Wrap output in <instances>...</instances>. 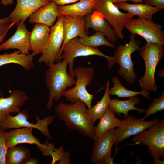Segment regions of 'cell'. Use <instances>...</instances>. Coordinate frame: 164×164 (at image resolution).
Listing matches in <instances>:
<instances>
[{"mask_svg":"<svg viewBox=\"0 0 164 164\" xmlns=\"http://www.w3.org/2000/svg\"><path fill=\"white\" fill-rule=\"evenodd\" d=\"M86 106L84 102L78 99L73 103L61 102L54 110L67 128L77 130L84 136L94 140V127L87 116Z\"/></svg>","mask_w":164,"mask_h":164,"instance_id":"obj_1","label":"cell"},{"mask_svg":"<svg viewBox=\"0 0 164 164\" xmlns=\"http://www.w3.org/2000/svg\"><path fill=\"white\" fill-rule=\"evenodd\" d=\"M67 61L63 60L56 63H51L45 73V82L49 91L46 108L51 109L53 101H59L63 96L67 89L75 84L76 80L68 73Z\"/></svg>","mask_w":164,"mask_h":164,"instance_id":"obj_2","label":"cell"},{"mask_svg":"<svg viewBox=\"0 0 164 164\" xmlns=\"http://www.w3.org/2000/svg\"><path fill=\"white\" fill-rule=\"evenodd\" d=\"M139 54L145 65L144 75L139 80L142 90L155 92L158 88L155 80V73L157 66L163 58V45L147 42L140 47Z\"/></svg>","mask_w":164,"mask_h":164,"instance_id":"obj_3","label":"cell"},{"mask_svg":"<svg viewBox=\"0 0 164 164\" xmlns=\"http://www.w3.org/2000/svg\"><path fill=\"white\" fill-rule=\"evenodd\" d=\"M129 36V43L125 45H118L114 57L115 63L120 65L118 74L126 82L133 84L137 79V75L134 70L135 63L132 60L131 55L135 51H140L141 42L139 40L135 39V35L131 34Z\"/></svg>","mask_w":164,"mask_h":164,"instance_id":"obj_4","label":"cell"},{"mask_svg":"<svg viewBox=\"0 0 164 164\" xmlns=\"http://www.w3.org/2000/svg\"><path fill=\"white\" fill-rule=\"evenodd\" d=\"M73 73L76 77L75 86L67 90L63 96L66 100L73 103L77 100L82 101L87 108L91 107L93 95L87 91L86 87L92 82L94 76V70L92 67H78L74 69Z\"/></svg>","mask_w":164,"mask_h":164,"instance_id":"obj_5","label":"cell"},{"mask_svg":"<svg viewBox=\"0 0 164 164\" xmlns=\"http://www.w3.org/2000/svg\"><path fill=\"white\" fill-rule=\"evenodd\" d=\"M132 141L147 146L153 159L164 158V120H159L153 125L135 135Z\"/></svg>","mask_w":164,"mask_h":164,"instance_id":"obj_6","label":"cell"},{"mask_svg":"<svg viewBox=\"0 0 164 164\" xmlns=\"http://www.w3.org/2000/svg\"><path fill=\"white\" fill-rule=\"evenodd\" d=\"M77 37L74 38L66 43L60 51L62 58L66 60L69 65V74L74 78L73 73L74 59L78 57L97 55L106 59L108 61V68L111 70L115 63L113 56L106 55L97 48H94L84 45L77 40Z\"/></svg>","mask_w":164,"mask_h":164,"instance_id":"obj_7","label":"cell"},{"mask_svg":"<svg viewBox=\"0 0 164 164\" xmlns=\"http://www.w3.org/2000/svg\"><path fill=\"white\" fill-rule=\"evenodd\" d=\"M119 9L111 0H99L94 6L92 11L101 13L112 26L118 38L122 39L124 27L134 15L122 12Z\"/></svg>","mask_w":164,"mask_h":164,"instance_id":"obj_8","label":"cell"},{"mask_svg":"<svg viewBox=\"0 0 164 164\" xmlns=\"http://www.w3.org/2000/svg\"><path fill=\"white\" fill-rule=\"evenodd\" d=\"M125 27L131 34L138 35L144 38L146 42L164 45V32L162 26L150 19L133 18Z\"/></svg>","mask_w":164,"mask_h":164,"instance_id":"obj_9","label":"cell"},{"mask_svg":"<svg viewBox=\"0 0 164 164\" xmlns=\"http://www.w3.org/2000/svg\"><path fill=\"white\" fill-rule=\"evenodd\" d=\"M63 20V15L59 16L56 23L51 27L48 41L38 60L39 63L47 65L62 59L60 52L64 39Z\"/></svg>","mask_w":164,"mask_h":164,"instance_id":"obj_10","label":"cell"},{"mask_svg":"<svg viewBox=\"0 0 164 164\" xmlns=\"http://www.w3.org/2000/svg\"><path fill=\"white\" fill-rule=\"evenodd\" d=\"M29 114L25 110L20 111L15 116L9 115L0 127V129L4 131L9 129L27 127L36 129L48 139L52 138L48 129V126L53 121L56 115L49 116L40 119L38 115H36L37 122L36 124L30 123L28 121Z\"/></svg>","mask_w":164,"mask_h":164,"instance_id":"obj_11","label":"cell"},{"mask_svg":"<svg viewBox=\"0 0 164 164\" xmlns=\"http://www.w3.org/2000/svg\"><path fill=\"white\" fill-rule=\"evenodd\" d=\"M117 134V129L115 128L107 132L94 141L91 158L93 163L114 164V157H111V150L116 142Z\"/></svg>","mask_w":164,"mask_h":164,"instance_id":"obj_12","label":"cell"},{"mask_svg":"<svg viewBox=\"0 0 164 164\" xmlns=\"http://www.w3.org/2000/svg\"><path fill=\"white\" fill-rule=\"evenodd\" d=\"M33 129L32 128L22 127L10 129L9 131H3V135L7 148L12 147L22 143L35 144L42 152L43 156H48L46 142L41 143L40 141L33 135Z\"/></svg>","mask_w":164,"mask_h":164,"instance_id":"obj_13","label":"cell"},{"mask_svg":"<svg viewBox=\"0 0 164 164\" xmlns=\"http://www.w3.org/2000/svg\"><path fill=\"white\" fill-rule=\"evenodd\" d=\"M124 119L126 121L123 126L118 128V134L115 148L116 153L118 151L117 145L121 141L131 136L136 135L152 127L159 120L146 121L144 120L128 115Z\"/></svg>","mask_w":164,"mask_h":164,"instance_id":"obj_14","label":"cell"},{"mask_svg":"<svg viewBox=\"0 0 164 164\" xmlns=\"http://www.w3.org/2000/svg\"><path fill=\"white\" fill-rule=\"evenodd\" d=\"M29 98L24 91L16 89L12 91L9 97H0V127L8 116L17 113Z\"/></svg>","mask_w":164,"mask_h":164,"instance_id":"obj_15","label":"cell"},{"mask_svg":"<svg viewBox=\"0 0 164 164\" xmlns=\"http://www.w3.org/2000/svg\"><path fill=\"white\" fill-rule=\"evenodd\" d=\"M30 34V32L27 30L24 22H20L17 24V29L15 33L0 45V51L17 49L22 53L29 54V51L31 50Z\"/></svg>","mask_w":164,"mask_h":164,"instance_id":"obj_16","label":"cell"},{"mask_svg":"<svg viewBox=\"0 0 164 164\" xmlns=\"http://www.w3.org/2000/svg\"><path fill=\"white\" fill-rule=\"evenodd\" d=\"M84 18L86 28H91L96 32L103 33L107 40L112 43L117 41L118 37L115 31L101 13L92 11Z\"/></svg>","mask_w":164,"mask_h":164,"instance_id":"obj_17","label":"cell"},{"mask_svg":"<svg viewBox=\"0 0 164 164\" xmlns=\"http://www.w3.org/2000/svg\"><path fill=\"white\" fill-rule=\"evenodd\" d=\"M17 4L9 15L11 23L25 21L38 9L49 2V0H16Z\"/></svg>","mask_w":164,"mask_h":164,"instance_id":"obj_18","label":"cell"},{"mask_svg":"<svg viewBox=\"0 0 164 164\" xmlns=\"http://www.w3.org/2000/svg\"><path fill=\"white\" fill-rule=\"evenodd\" d=\"M85 23L84 17H73L69 15H63L64 39L61 50L65 44L77 36L80 38L87 36Z\"/></svg>","mask_w":164,"mask_h":164,"instance_id":"obj_19","label":"cell"},{"mask_svg":"<svg viewBox=\"0 0 164 164\" xmlns=\"http://www.w3.org/2000/svg\"><path fill=\"white\" fill-rule=\"evenodd\" d=\"M50 30L51 28L43 24L34 25L29 36L31 54L33 57L43 52L48 42Z\"/></svg>","mask_w":164,"mask_h":164,"instance_id":"obj_20","label":"cell"},{"mask_svg":"<svg viewBox=\"0 0 164 164\" xmlns=\"http://www.w3.org/2000/svg\"><path fill=\"white\" fill-rule=\"evenodd\" d=\"M58 6L50 2L38 9L29 17L31 24L40 23L52 27L58 17Z\"/></svg>","mask_w":164,"mask_h":164,"instance_id":"obj_21","label":"cell"},{"mask_svg":"<svg viewBox=\"0 0 164 164\" xmlns=\"http://www.w3.org/2000/svg\"><path fill=\"white\" fill-rule=\"evenodd\" d=\"M98 0H80L70 5H58V16L67 15L84 17L92 12L94 6Z\"/></svg>","mask_w":164,"mask_h":164,"instance_id":"obj_22","label":"cell"},{"mask_svg":"<svg viewBox=\"0 0 164 164\" xmlns=\"http://www.w3.org/2000/svg\"><path fill=\"white\" fill-rule=\"evenodd\" d=\"M99 120L97 125L94 127V141L108 131L121 127L126 123L124 119L121 120L117 118L113 110L109 107Z\"/></svg>","mask_w":164,"mask_h":164,"instance_id":"obj_23","label":"cell"},{"mask_svg":"<svg viewBox=\"0 0 164 164\" xmlns=\"http://www.w3.org/2000/svg\"><path fill=\"white\" fill-rule=\"evenodd\" d=\"M114 4L119 9L126 11L134 16H137L141 19H151L153 15L160 10L155 7L144 3L130 4L123 1Z\"/></svg>","mask_w":164,"mask_h":164,"instance_id":"obj_24","label":"cell"},{"mask_svg":"<svg viewBox=\"0 0 164 164\" xmlns=\"http://www.w3.org/2000/svg\"><path fill=\"white\" fill-rule=\"evenodd\" d=\"M139 103L140 100L136 96L130 97L129 99L125 100L111 99L108 107L113 109L118 116H121V113H122L126 118L129 115L128 112L130 110L138 111L140 114L145 112V109L135 107V105L138 104Z\"/></svg>","mask_w":164,"mask_h":164,"instance_id":"obj_25","label":"cell"},{"mask_svg":"<svg viewBox=\"0 0 164 164\" xmlns=\"http://www.w3.org/2000/svg\"><path fill=\"white\" fill-rule=\"evenodd\" d=\"M33 57L31 54H22L19 50L11 53H6L0 55V67L13 63L20 65L26 70H29L34 65Z\"/></svg>","mask_w":164,"mask_h":164,"instance_id":"obj_26","label":"cell"},{"mask_svg":"<svg viewBox=\"0 0 164 164\" xmlns=\"http://www.w3.org/2000/svg\"><path fill=\"white\" fill-rule=\"evenodd\" d=\"M109 86L110 82L108 80L104 94L101 99L93 106L87 108V116L93 125L97 120L101 118L108 107L111 99L109 94Z\"/></svg>","mask_w":164,"mask_h":164,"instance_id":"obj_27","label":"cell"},{"mask_svg":"<svg viewBox=\"0 0 164 164\" xmlns=\"http://www.w3.org/2000/svg\"><path fill=\"white\" fill-rule=\"evenodd\" d=\"M31 157L28 148L16 145L8 149L5 157V164H25Z\"/></svg>","mask_w":164,"mask_h":164,"instance_id":"obj_28","label":"cell"},{"mask_svg":"<svg viewBox=\"0 0 164 164\" xmlns=\"http://www.w3.org/2000/svg\"><path fill=\"white\" fill-rule=\"evenodd\" d=\"M111 82L114 84V86L112 88H109V94L110 95H117L118 98L130 97L139 94L148 99L151 98L149 95V93L147 91L142 90L140 91H135L126 88L121 84L119 78L117 77H113Z\"/></svg>","mask_w":164,"mask_h":164,"instance_id":"obj_29","label":"cell"},{"mask_svg":"<svg viewBox=\"0 0 164 164\" xmlns=\"http://www.w3.org/2000/svg\"><path fill=\"white\" fill-rule=\"evenodd\" d=\"M80 43L90 47L97 48L100 46H104L111 48H115L114 44L109 42L104 35L100 32H96L94 35L88 36H87L77 39Z\"/></svg>","mask_w":164,"mask_h":164,"instance_id":"obj_30","label":"cell"},{"mask_svg":"<svg viewBox=\"0 0 164 164\" xmlns=\"http://www.w3.org/2000/svg\"><path fill=\"white\" fill-rule=\"evenodd\" d=\"M164 109V92L163 91L161 96L157 99H154L150 105L145 110V115L142 118L144 120L151 115H154L157 112L162 111Z\"/></svg>","mask_w":164,"mask_h":164,"instance_id":"obj_31","label":"cell"},{"mask_svg":"<svg viewBox=\"0 0 164 164\" xmlns=\"http://www.w3.org/2000/svg\"><path fill=\"white\" fill-rule=\"evenodd\" d=\"M3 132L0 129V164H5V157L8 149L3 135Z\"/></svg>","mask_w":164,"mask_h":164,"instance_id":"obj_32","label":"cell"},{"mask_svg":"<svg viewBox=\"0 0 164 164\" xmlns=\"http://www.w3.org/2000/svg\"><path fill=\"white\" fill-rule=\"evenodd\" d=\"M10 22L9 16L0 19V36L8 31L15 24Z\"/></svg>","mask_w":164,"mask_h":164,"instance_id":"obj_33","label":"cell"},{"mask_svg":"<svg viewBox=\"0 0 164 164\" xmlns=\"http://www.w3.org/2000/svg\"><path fill=\"white\" fill-rule=\"evenodd\" d=\"M65 149L63 145L56 149L50 155L52 156V160L51 164L55 163L57 161L60 160L64 156L65 154Z\"/></svg>","mask_w":164,"mask_h":164,"instance_id":"obj_34","label":"cell"},{"mask_svg":"<svg viewBox=\"0 0 164 164\" xmlns=\"http://www.w3.org/2000/svg\"><path fill=\"white\" fill-rule=\"evenodd\" d=\"M144 4L155 7L160 10L164 8V0H144Z\"/></svg>","mask_w":164,"mask_h":164,"instance_id":"obj_35","label":"cell"},{"mask_svg":"<svg viewBox=\"0 0 164 164\" xmlns=\"http://www.w3.org/2000/svg\"><path fill=\"white\" fill-rule=\"evenodd\" d=\"M71 163L70 151L67 150L65 152L63 157L58 161V164H70Z\"/></svg>","mask_w":164,"mask_h":164,"instance_id":"obj_36","label":"cell"},{"mask_svg":"<svg viewBox=\"0 0 164 164\" xmlns=\"http://www.w3.org/2000/svg\"><path fill=\"white\" fill-rule=\"evenodd\" d=\"M80 0H49L50 2H53L58 5H65L76 2Z\"/></svg>","mask_w":164,"mask_h":164,"instance_id":"obj_37","label":"cell"},{"mask_svg":"<svg viewBox=\"0 0 164 164\" xmlns=\"http://www.w3.org/2000/svg\"><path fill=\"white\" fill-rule=\"evenodd\" d=\"M39 163V161L37 158L30 157L25 164H38Z\"/></svg>","mask_w":164,"mask_h":164,"instance_id":"obj_38","label":"cell"},{"mask_svg":"<svg viewBox=\"0 0 164 164\" xmlns=\"http://www.w3.org/2000/svg\"><path fill=\"white\" fill-rule=\"evenodd\" d=\"M114 3H115L118 2H120L123 1H125L127 2L128 1H132L133 3L134 4H137L138 3H143V0H111Z\"/></svg>","mask_w":164,"mask_h":164,"instance_id":"obj_39","label":"cell"},{"mask_svg":"<svg viewBox=\"0 0 164 164\" xmlns=\"http://www.w3.org/2000/svg\"><path fill=\"white\" fill-rule=\"evenodd\" d=\"M14 0H1V3L4 5H10L12 4Z\"/></svg>","mask_w":164,"mask_h":164,"instance_id":"obj_40","label":"cell"},{"mask_svg":"<svg viewBox=\"0 0 164 164\" xmlns=\"http://www.w3.org/2000/svg\"><path fill=\"white\" fill-rule=\"evenodd\" d=\"M153 162L155 164H164V160H161L160 159H153Z\"/></svg>","mask_w":164,"mask_h":164,"instance_id":"obj_41","label":"cell"},{"mask_svg":"<svg viewBox=\"0 0 164 164\" xmlns=\"http://www.w3.org/2000/svg\"><path fill=\"white\" fill-rule=\"evenodd\" d=\"M8 31L6 32L4 34L0 36V43L2 42L4 39H5L6 35Z\"/></svg>","mask_w":164,"mask_h":164,"instance_id":"obj_42","label":"cell"}]
</instances>
